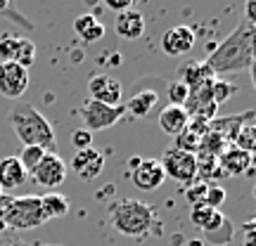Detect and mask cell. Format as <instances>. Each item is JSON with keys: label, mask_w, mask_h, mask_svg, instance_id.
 Segmentation results:
<instances>
[{"label": "cell", "mask_w": 256, "mask_h": 246, "mask_svg": "<svg viewBox=\"0 0 256 246\" xmlns=\"http://www.w3.org/2000/svg\"><path fill=\"white\" fill-rule=\"evenodd\" d=\"M254 43L256 26L247 19H242L238 26L220 40L218 47L211 50V55L204 62L209 64V69L214 71L216 78H218V73H254Z\"/></svg>", "instance_id": "cell-1"}, {"label": "cell", "mask_w": 256, "mask_h": 246, "mask_svg": "<svg viewBox=\"0 0 256 246\" xmlns=\"http://www.w3.org/2000/svg\"><path fill=\"white\" fill-rule=\"evenodd\" d=\"M10 126L17 133V137L22 140L24 147H40L50 154H55V128L34 104H17L10 111Z\"/></svg>", "instance_id": "cell-2"}, {"label": "cell", "mask_w": 256, "mask_h": 246, "mask_svg": "<svg viewBox=\"0 0 256 246\" xmlns=\"http://www.w3.org/2000/svg\"><path fill=\"white\" fill-rule=\"evenodd\" d=\"M110 223L119 235L130 239L147 237L156 223L154 209L140 199H119L110 206Z\"/></svg>", "instance_id": "cell-3"}, {"label": "cell", "mask_w": 256, "mask_h": 246, "mask_svg": "<svg viewBox=\"0 0 256 246\" xmlns=\"http://www.w3.org/2000/svg\"><path fill=\"white\" fill-rule=\"evenodd\" d=\"M46 223L40 197H12L5 209V230H36Z\"/></svg>", "instance_id": "cell-4"}, {"label": "cell", "mask_w": 256, "mask_h": 246, "mask_svg": "<svg viewBox=\"0 0 256 246\" xmlns=\"http://www.w3.org/2000/svg\"><path fill=\"white\" fill-rule=\"evenodd\" d=\"M121 116H124V107H110V104L95 100H83L78 107V119L83 121V130H88L90 135L98 130L116 126Z\"/></svg>", "instance_id": "cell-5"}, {"label": "cell", "mask_w": 256, "mask_h": 246, "mask_svg": "<svg viewBox=\"0 0 256 246\" xmlns=\"http://www.w3.org/2000/svg\"><path fill=\"white\" fill-rule=\"evenodd\" d=\"M128 180L133 183L136 190L142 192H154L159 190L166 180V173L159 159H142V156H133L128 161Z\"/></svg>", "instance_id": "cell-6"}, {"label": "cell", "mask_w": 256, "mask_h": 246, "mask_svg": "<svg viewBox=\"0 0 256 246\" xmlns=\"http://www.w3.org/2000/svg\"><path fill=\"white\" fill-rule=\"evenodd\" d=\"M159 164L164 168L166 178H171V180L185 185V187L197 180V159H194V154H190V152H183V149L171 147V149H166V154L159 159Z\"/></svg>", "instance_id": "cell-7"}, {"label": "cell", "mask_w": 256, "mask_h": 246, "mask_svg": "<svg viewBox=\"0 0 256 246\" xmlns=\"http://www.w3.org/2000/svg\"><path fill=\"white\" fill-rule=\"evenodd\" d=\"M28 69L14 62H0V95L5 100H17L28 88Z\"/></svg>", "instance_id": "cell-8"}, {"label": "cell", "mask_w": 256, "mask_h": 246, "mask_svg": "<svg viewBox=\"0 0 256 246\" xmlns=\"http://www.w3.org/2000/svg\"><path fill=\"white\" fill-rule=\"evenodd\" d=\"M31 178L36 180V185L40 187H48V190H55L60 185L66 180V164H64V159L60 154H50L48 152L43 159H40V164L31 171Z\"/></svg>", "instance_id": "cell-9"}, {"label": "cell", "mask_w": 256, "mask_h": 246, "mask_svg": "<svg viewBox=\"0 0 256 246\" xmlns=\"http://www.w3.org/2000/svg\"><path fill=\"white\" fill-rule=\"evenodd\" d=\"M88 100L102 102V104H110V107H121V97H124V88L114 76L107 73H92L90 81H88Z\"/></svg>", "instance_id": "cell-10"}, {"label": "cell", "mask_w": 256, "mask_h": 246, "mask_svg": "<svg viewBox=\"0 0 256 246\" xmlns=\"http://www.w3.org/2000/svg\"><path fill=\"white\" fill-rule=\"evenodd\" d=\"M72 171L81 180H95L98 175L104 171V154L98 152L95 147H88V149H78L72 159Z\"/></svg>", "instance_id": "cell-11"}, {"label": "cell", "mask_w": 256, "mask_h": 246, "mask_svg": "<svg viewBox=\"0 0 256 246\" xmlns=\"http://www.w3.org/2000/svg\"><path fill=\"white\" fill-rule=\"evenodd\" d=\"M194 40H197L194 31L190 26L178 24V26L168 28L164 36H162V50L168 57H183L194 47Z\"/></svg>", "instance_id": "cell-12"}, {"label": "cell", "mask_w": 256, "mask_h": 246, "mask_svg": "<svg viewBox=\"0 0 256 246\" xmlns=\"http://www.w3.org/2000/svg\"><path fill=\"white\" fill-rule=\"evenodd\" d=\"M218 171L220 175L226 178H232V175H244L252 171V164H254V156L249 152H242L238 147H226L223 152L218 154Z\"/></svg>", "instance_id": "cell-13"}, {"label": "cell", "mask_w": 256, "mask_h": 246, "mask_svg": "<svg viewBox=\"0 0 256 246\" xmlns=\"http://www.w3.org/2000/svg\"><path fill=\"white\" fill-rule=\"evenodd\" d=\"M114 31H116V36L124 38V40H138V38H142L145 33V17H142V12H138V9H126V12H121L116 14L114 19Z\"/></svg>", "instance_id": "cell-14"}, {"label": "cell", "mask_w": 256, "mask_h": 246, "mask_svg": "<svg viewBox=\"0 0 256 246\" xmlns=\"http://www.w3.org/2000/svg\"><path fill=\"white\" fill-rule=\"evenodd\" d=\"M216 78L206 62H185L178 66V81L183 83L188 90H194L200 85H206Z\"/></svg>", "instance_id": "cell-15"}, {"label": "cell", "mask_w": 256, "mask_h": 246, "mask_svg": "<svg viewBox=\"0 0 256 246\" xmlns=\"http://www.w3.org/2000/svg\"><path fill=\"white\" fill-rule=\"evenodd\" d=\"M249 121H254V111H242L238 116H218V119L209 121V130L220 135L228 145H232V140L240 133V128L244 126V123H249Z\"/></svg>", "instance_id": "cell-16"}, {"label": "cell", "mask_w": 256, "mask_h": 246, "mask_svg": "<svg viewBox=\"0 0 256 246\" xmlns=\"http://www.w3.org/2000/svg\"><path fill=\"white\" fill-rule=\"evenodd\" d=\"M28 173L22 168L17 156H2L0 159V192L5 194V190H17L26 183Z\"/></svg>", "instance_id": "cell-17"}, {"label": "cell", "mask_w": 256, "mask_h": 246, "mask_svg": "<svg viewBox=\"0 0 256 246\" xmlns=\"http://www.w3.org/2000/svg\"><path fill=\"white\" fill-rule=\"evenodd\" d=\"M156 102H159V95L154 90H136L124 104V114H130L136 119H145L156 107Z\"/></svg>", "instance_id": "cell-18"}, {"label": "cell", "mask_w": 256, "mask_h": 246, "mask_svg": "<svg viewBox=\"0 0 256 246\" xmlns=\"http://www.w3.org/2000/svg\"><path fill=\"white\" fill-rule=\"evenodd\" d=\"M188 123H190V116H188V111H185L183 107L168 104V107H164L162 114H159V128L171 137L180 135L185 128H188Z\"/></svg>", "instance_id": "cell-19"}, {"label": "cell", "mask_w": 256, "mask_h": 246, "mask_svg": "<svg viewBox=\"0 0 256 246\" xmlns=\"http://www.w3.org/2000/svg\"><path fill=\"white\" fill-rule=\"evenodd\" d=\"M74 33L83 43H98L104 38V24L95 14H81V17L74 19Z\"/></svg>", "instance_id": "cell-20"}, {"label": "cell", "mask_w": 256, "mask_h": 246, "mask_svg": "<svg viewBox=\"0 0 256 246\" xmlns=\"http://www.w3.org/2000/svg\"><path fill=\"white\" fill-rule=\"evenodd\" d=\"M69 199L57 194V192H50L46 197H40V209H43V216H46V223L52 218H62L69 213Z\"/></svg>", "instance_id": "cell-21"}, {"label": "cell", "mask_w": 256, "mask_h": 246, "mask_svg": "<svg viewBox=\"0 0 256 246\" xmlns=\"http://www.w3.org/2000/svg\"><path fill=\"white\" fill-rule=\"evenodd\" d=\"M12 62L28 69L31 64L36 62V45L31 38H17V47H14V55H12Z\"/></svg>", "instance_id": "cell-22"}, {"label": "cell", "mask_w": 256, "mask_h": 246, "mask_svg": "<svg viewBox=\"0 0 256 246\" xmlns=\"http://www.w3.org/2000/svg\"><path fill=\"white\" fill-rule=\"evenodd\" d=\"M232 147H238V149H242V152L254 154V149H256V126H254V121H249V123H244V126L240 128V133L235 135V140H232Z\"/></svg>", "instance_id": "cell-23"}, {"label": "cell", "mask_w": 256, "mask_h": 246, "mask_svg": "<svg viewBox=\"0 0 256 246\" xmlns=\"http://www.w3.org/2000/svg\"><path fill=\"white\" fill-rule=\"evenodd\" d=\"M235 92H238V85H235V83L226 81V78H214V81H211V100H214L216 107H220L223 102H228Z\"/></svg>", "instance_id": "cell-24"}, {"label": "cell", "mask_w": 256, "mask_h": 246, "mask_svg": "<svg viewBox=\"0 0 256 246\" xmlns=\"http://www.w3.org/2000/svg\"><path fill=\"white\" fill-rule=\"evenodd\" d=\"M48 152L46 149H40V147H24L22 152H19V164H22V168L26 171V173H31L34 168H36L38 164H40V159L46 156Z\"/></svg>", "instance_id": "cell-25"}, {"label": "cell", "mask_w": 256, "mask_h": 246, "mask_svg": "<svg viewBox=\"0 0 256 246\" xmlns=\"http://www.w3.org/2000/svg\"><path fill=\"white\" fill-rule=\"evenodd\" d=\"M206 190H209V183L194 180L192 185L185 187V201H188L190 206H200V204H204V199H206Z\"/></svg>", "instance_id": "cell-26"}, {"label": "cell", "mask_w": 256, "mask_h": 246, "mask_svg": "<svg viewBox=\"0 0 256 246\" xmlns=\"http://www.w3.org/2000/svg\"><path fill=\"white\" fill-rule=\"evenodd\" d=\"M188 88H185L180 81H171L168 83V88H166V97H168V104H174V107H183L185 100H188Z\"/></svg>", "instance_id": "cell-27"}, {"label": "cell", "mask_w": 256, "mask_h": 246, "mask_svg": "<svg viewBox=\"0 0 256 246\" xmlns=\"http://www.w3.org/2000/svg\"><path fill=\"white\" fill-rule=\"evenodd\" d=\"M223 201H226V190L218 187V185H211L209 183V190H206V199H204V206H209V209L218 211L223 206Z\"/></svg>", "instance_id": "cell-28"}, {"label": "cell", "mask_w": 256, "mask_h": 246, "mask_svg": "<svg viewBox=\"0 0 256 246\" xmlns=\"http://www.w3.org/2000/svg\"><path fill=\"white\" fill-rule=\"evenodd\" d=\"M14 47H17V38L14 36H2L0 38V57H2V62H12Z\"/></svg>", "instance_id": "cell-29"}, {"label": "cell", "mask_w": 256, "mask_h": 246, "mask_svg": "<svg viewBox=\"0 0 256 246\" xmlns=\"http://www.w3.org/2000/svg\"><path fill=\"white\" fill-rule=\"evenodd\" d=\"M72 145L76 147V152H78V149H88V147H92V135L88 133V130L78 128V130H74Z\"/></svg>", "instance_id": "cell-30"}, {"label": "cell", "mask_w": 256, "mask_h": 246, "mask_svg": "<svg viewBox=\"0 0 256 246\" xmlns=\"http://www.w3.org/2000/svg\"><path fill=\"white\" fill-rule=\"evenodd\" d=\"M107 5V9H114V12H126V9H130V0H107L104 2Z\"/></svg>", "instance_id": "cell-31"}, {"label": "cell", "mask_w": 256, "mask_h": 246, "mask_svg": "<svg viewBox=\"0 0 256 246\" xmlns=\"http://www.w3.org/2000/svg\"><path fill=\"white\" fill-rule=\"evenodd\" d=\"M242 235H244V246H254V220H247L242 225Z\"/></svg>", "instance_id": "cell-32"}, {"label": "cell", "mask_w": 256, "mask_h": 246, "mask_svg": "<svg viewBox=\"0 0 256 246\" xmlns=\"http://www.w3.org/2000/svg\"><path fill=\"white\" fill-rule=\"evenodd\" d=\"M0 246H31L24 239L14 237V235H0Z\"/></svg>", "instance_id": "cell-33"}, {"label": "cell", "mask_w": 256, "mask_h": 246, "mask_svg": "<svg viewBox=\"0 0 256 246\" xmlns=\"http://www.w3.org/2000/svg\"><path fill=\"white\" fill-rule=\"evenodd\" d=\"M244 19L252 21V24H256V2L254 0H249L247 5H244Z\"/></svg>", "instance_id": "cell-34"}, {"label": "cell", "mask_w": 256, "mask_h": 246, "mask_svg": "<svg viewBox=\"0 0 256 246\" xmlns=\"http://www.w3.org/2000/svg\"><path fill=\"white\" fill-rule=\"evenodd\" d=\"M0 197H2V192H0Z\"/></svg>", "instance_id": "cell-35"}]
</instances>
